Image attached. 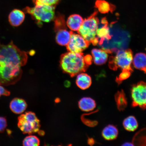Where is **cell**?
<instances>
[{
  "instance_id": "cell-13",
  "label": "cell",
  "mask_w": 146,
  "mask_h": 146,
  "mask_svg": "<svg viewBox=\"0 0 146 146\" xmlns=\"http://www.w3.org/2000/svg\"><path fill=\"white\" fill-rule=\"evenodd\" d=\"M25 18L24 12L19 9H14L9 15V21L12 26L17 27L20 26L23 23Z\"/></svg>"
},
{
  "instance_id": "cell-11",
  "label": "cell",
  "mask_w": 146,
  "mask_h": 146,
  "mask_svg": "<svg viewBox=\"0 0 146 146\" xmlns=\"http://www.w3.org/2000/svg\"><path fill=\"white\" fill-rule=\"evenodd\" d=\"M102 25L99 28H98L96 31V37L98 39V44L102 45L105 40H108L110 39L111 36L110 33L108 22L106 18L102 20Z\"/></svg>"
},
{
  "instance_id": "cell-2",
  "label": "cell",
  "mask_w": 146,
  "mask_h": 146,
  "mask_svg": "<svg viewBox=\"0 0 146 146\" xmlns=\"http://www.w3.org/2000/svg\"><path fill=\"white\" fill-rule=\"evenodd\" d=\"M27 53L21 50L11 41L7 45L0 42V63L21 67L26 64Z\"/></svg>"
},
{
  "instance_id": "cell-3",
  "label": "cell",
  "mask_w": 146,
  "mask_h": 146,
  "mask_svg": "<svg viewBox=\"0 0 146 146\" xmlns=\"http://www.w3.org/2000/svg\"><path fill=\"white\" fill-rule=\"evenodd\" d=\"M55 6L47 5H35L34 7H27L23 11L30 14L38 25L42 22L49 23L54 21L56 17Z\"/></svg>"
},
{
  "instance_id": "cell-18",
  "label": "cell",
  "mask_w": 146,
  "mask_h": 146,
  "mask_svg": "<svg viewBox=\"0 0 146 146\" xmlns=\"http://www.w3.org/2000/svg\"><path fill=\"white\" fill-rule=\"evenodd\" d=\"M118 133L117 127L113 125H109L104 128L102 134V136L105 140L111 141L117 138Z\"/></svg>"
},
{
  "instance_id": "cell-21",
  "label": "cell",
  "mask_w": 146,
  "mask_h": 146,
  "mask_svg": "<svg viewBox=\"0 0 146 146\" xmlns=\"http://www.w3.org/2000/svg\"><path fill=\"white\" fill-rule=\"evenodd\" d=\"M123 124L124 128L129 132H134L138 127L137 120L133 116H129L125 118L123 120Z\"/></svg>"
},
{
  "instance_id": "cell-28",
  "label": "cell",
  "mask_w": 146,
  "mask_h": 146,
  "mask_svg": "<svg viewBox=\"0 0 146 146\" xmlns=\"http://www.w3.org/2000/svg\"><path fill=\"white\" fill-rule=\"evenodd\" d=\"M85 59L86 62L89 65L91 64L92 63L93 58L92 56L90 55L87 54L85 56Z\"/></svg>"
},
{
  "instance_id": "cell-23",
  "label": "cell",
  "mask_w": 146,
  "mask_h": 146,
  "mask_svg": "<svg viewBox=\"0 0 146 146\" xmlns=\"http://www.w3.org/2000/svg\"><path fill=\"white\" fill-rule=\"evenodd\" d=\"M23 143V146H38L40 145V141L37 137L30 135L24 139Z\"/></svg>"
},
{
  "instance_id": "cell-29",
  "label": "cell",
  "mask_w": 146,
  "mask_h": 146,
  "mask_svg": "<svg viewBox=\"0 0 146 146\" xmlns=\"http://www.w3.org/2000/svg\"><path fill=\"white\" fill-rule=\"evenodd\" d=\"M140 141H138V143L140 145H146V135L142 136L139 138Z\"/></svg>"
},
{
  "instance_id": "cell-8",
  "label": "cell",
  "mask_w": 146,
  "mask_h": 146,
  "mask_svg": "<svg viewBox=\"0 0 146 146\" xmlns=\"http://www.w3.org/2000/svg\"><path fill=\"white\" fill-rule=\"evenodd\" d=\"M54 21L56 42L62 46H66L70 40L73 32L68 30L65 17L63 14H57Z\"/></svg>"
},
{
  "instance_id": "cell-30",
  "label": "cell",
  "mask_w": 146,
  "mask_h": 146,
  "mask_svg": "<svg viewBox=\"0 0 146 146\" xmlns=\"http://www.w3.org/2000/svg\"><path fill=\"white\" fill-rule=\"evenodd\" d=\"M123 146H134L133 143H131V142H127L126 143L123 144V145H122Z\"/></svg>"
},
{
  "instance_id": "cell-14",
  "label": "cell",
  "mask_w": 146,
  "mask_h": 146,
  "mask_svg": "<svg viewBox=\"0 0 146 146\" xmlns=\"http://www.w3.org/2000/svg\"><path fill=\"white\" fill-rule=\"evenodd\" d=\"M84 21L83 18L79 15H72L67 19L66 24L68 28L72 31H78Z\"/></svg>"
},
{
  "instance_id": "cell-16",
  "label": "cell",
  "mask_w": 146,
  "mask_h": 146,
  "mask_svg": "<svg viewBox=\"0 0 146 146\" xmlns=\"http://www.w3.org/2000/svg\"><path fill=\"white\" fill-rule=\"evenodd\" d=\"M10 108L13 112L16 114L23 113L27 107L26 102L21 98H16L11 102Z\"/></svg>"
},
{
  "instance_id": "cell-10",
  "label": "cell",
  "mask_w": 146,
  "mask_h": 146,
  "mask_svg": "<svg viewBox=\"0 0 146 146\" xmlns=\"http://www.w3.org/2000/svg\"><path fill=\"white\" fill-rule=\"evenodd\" d=\"M90 44L80 35L73 32L66 48L68 52L82 53L88 48Z\"/></svg>"
},
{
  "instance_id": "cell-19",
  "label": "cell",
  "mask_w": 146,
  "mask_h": 146,
  "mask_svg": "<svg viewBox=\"0 0 146 146\" xmlns=\"http://www.w3.org/2000/svg\"><path fill=\"white\" fill-rule=\"evenodd\" d=\"M133 60L135 68L146 74V55L143 53H138L135 56Z\"/></svg>"
},
{
  "instance_id": "cell-12",
  "label": "cell",
  "mask_w": 146,
  "mask_h": 146,
  "mask_svg": "<svg viewBox=\"0 0 146 146\" xmlns=\"http://www.w3.org/2000/svg\"><path fill=\"white\" fill-rule=\"evenodd\" d=\"M112 53L109 50H101L94 48L91 52L92 56L95 64L96 65H100L106 63L108 59V54Z\"/></svg>"
},
{
  "instance_id": "cell-17",
  "label": "cell",
  "mask_w": 146,
  "mask_h": 146,
  "mask_svg": "<svg viewBox=\"0 0 146 146\" xmlns=\"http://www.w3.org/2000/svg\"><path fill=\"white\" fill-rule=\"evenodd\" d=\"M78 107L82 111L90 112L94 110L96 107L95 100L90 97H84L78 102Z\"/></svg>"
},
{
  "instance_id": "cell-6",
  "label": "cell",
  "mask_w": 146,
  "mask_h": 146,
  "mask_svg": "<svg viewBox=\"0 0 146 146\" xmlns=\"http://www.w3.org/2000/svg\"><path fill=\"white\" fill-rule=\"evenodd\" d=\"M18 127L24 134H32L39 131L40 121L35 113L27 112L18 118Z\"/></svg>"
},
{
  "instance_id": "cell-20",
  "label": "cell",
  "mask_w": 146,
  "mask_h": 146,
  "mask_svg": "<svg viewBox=\"0 0 146 146\" xmlns=\"http://www.w3.org/2000/svg\"><path fill=\"white\" fill-rule=\"evenodd\" d=\"M95 7L102 14L107 13L109 12L112 13L116 9L115 5L105 0H96Z\"/></svg>"
},
{
  "instance_id": "cell-25",
  "label": "cell",
  "mask_w": 146,
  "mask_h": 146,
  "mask_svg": "<svg viewBox=\"0 0 146 146\" xmlns=\"http://www.w3.org/2000/svg\"><path fill=\"white\" fill-rule=\"evenodd\" d=\"M132 71L128 70H122V72L116 78L117 82L118 84H120L122 82L127 79L130 77Z\"/></svg>"
},
{
  "instance_id": "cell-7",
  "label": "cell",
  "mask_w": 146,
  "mask_h": 146,
  "mask_svg": "<svg viewBox=\"0 0 146 146\" xmlns=\"http://www.w3.org/2000/svg\"><path fill=\"white\" fill-rule=\"evenodd\" d=\"M22 74L21 67L0 63V84L5 86L14 84L20 79Z\"/></svg>"
},
{
  "instance_id": "cell-27",
  "label": "cell",
  "mask_w": 146,
  "mask_h": 146,
  "mask_svg": "<svg viewBox=\"0 0 146 146\" xmlns=\"http://www.w3.org/2000/svg\"><path fill=\"white\" fill-rule=\"evenodd\" d=\"M10 93L6 90L2 85L0 84V97L1 96H8L10 95Z\"/></svg>"
},
{
  "instance_id": "cell-1",
  "label": "cell",
  "mask_w": 146,
  "mask_h": 146,
  "mask_svg": "<svg viewBox=\"0 0 146 146\" xmlns=\"http://www.w3.org/2000/svg\"><path fill=\"white\" fill-rule=\"evenodd\" d=\"M60 62L62 70L71 77L85 72L89 66L86 62L85 56L82 52H68L63 54L60 57Z\"/></svg>"
},
{
  "instance_id": "cell-26",
  "label": "cell",
  "mask_w": 146,
  "mask_h": 146,
  "mask_svg": "<svg viewBox=\"0 0 146 146\" xmlns=\"http://www.w3.org/2000/svg\"><path fill=\"white\" fill-rule=\"evenodd\" d=\"M7 121L5 118L0 117V133L3 132L6 128Z\"/></svg>"
},
{
  "instance_id": "cell-9",
  "label": "cell",
  "mask_w": 146,
  "mask_h": 146,
  "mask_svg": "<svg viewBox=\"0 0 146 146\" xmlns=\"http://www.w3.org/2000/svg\"><path fill=\"white\" fill-rule=\"evenodd\" d=\"M133 106L146 108V83L140 82L133 86L131 90Z\"/></svg>"
},
{
  "instance_id": "cell-15",
  "label": "cell",
  "mask_w": 146,
  "mask_h": 146,
  "mask_svg": "<svg viewBox=\"0 0 146 146\" xmlns=\"http://www.w3.org/2000/svg\"><path fill=\"white\" fill-rule=\"evenodd\" d=\"M76 84L77 86L82 90H85L88 89L92 84V78L86 73L82 72L77 75Z\"/></svg>"
},
{
  "instance_id": "cell-24",
  "label": "cell",
  "mask_w": 146,
  "mask_h": 146,
  "mask_svg": "<svg viewBox=\"0 0 146 146\" xmlns=\"http://www.w3.org/2000/svg\"><path fill=\"white\" fill-rule=\"evenodd\" d=\"M61 0H32L35 5H47L56 6Z\"/></svg>"
},
{
  "instance_id": "cell-4",
  "label": "cell",
  "mask_w": 146,
  "mask_h": 146,
  "mask_svg": "<svg viewBox=\"0 0 146 146\" xmlns=\"http://www.w3.org/2000/svg\"><path fill=\"white\" fill-rule=\"evenodd\" d=\"M116 52L115 55L109 58V66L112 70H116L118 68L122 70L133 71L131 64L133 60V54L130 49L118 50L115 49Z\"/></svg>"
},
{
  "instance_id": "cell-5",
  "label": "cell",
  "mask_w": 146,
  "mask_h": 146,
  "mask_svg": "<svg viewBox=\"0 0 146 146\" xmlns=\"http://www.w3.org/2000/svg\"><path fill=\"white\" fill-rule=\"evenodd\" d=\"M98 12L96 11L84 20L83 23L78 31L82 36L90 43H93L97 38L96 31L98 28L99 21L96 17Z\"/></svg>"
},
{
  "instance_id": "cell-22",
  "label": "cell",
  "mask_w": 146,
  "mask_h": 146,
  "mask_svg": "<svg viewBox=\"0 0 146 146\" xmlns=\"http://www.w3.org/2000/svg\"><path fill=\"white\" fill-rule=\"evenodd\" d=\"M115 100L117 108L120 111L124 110L127 105V100L125 93L121 91L117 93Z\"/></svg>"
}]
</instances>
